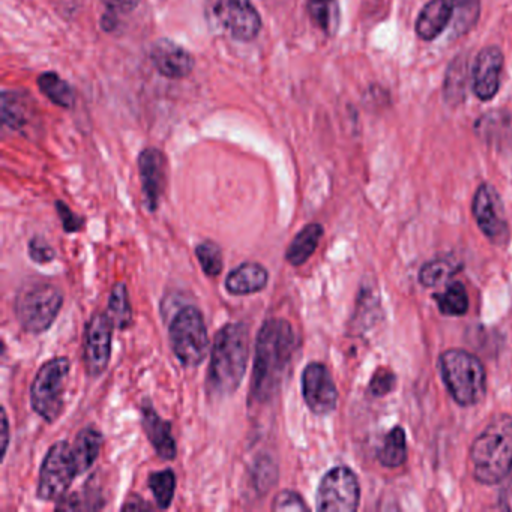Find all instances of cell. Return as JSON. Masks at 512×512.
I'll list each match as a JSON object with an SVG mask.
<instances>
[{"label": "cell", "mask_w": 512, "mask_h": 512, "mask_svg": "<svg viewBox=\"0 0 512 512\" xmlns=\"http://www.w3.org/2000/svg\"><path fill=\"white\" fill-rule=\"evenodd\" d=\"M454 5V26L455 35H464L475 28L481 13V0H452Z\"/></svg>", "instance_id": "31"}, {"label": "cell", "mask_w": 512, "mask_h": 512, "mask_svg": "<svg viewBox=\"0 0 512 512\" xmlns=\"http://www.w3.org/2000/svg\"><path fill=\"white\" fill-rule=\"evenodd\" d=\"M70 359L56 356L41 365L31 386V406L46 422L58 421L64 412L65 392L70 379Z\"/></svg>", "instance_id": "7"}, {"label": "cell", "mask_w": 512, "mask_h": 512, "mask_svg": "<svg viewBox=\"0 0 512 512\" xmlns=\"http://www.w3.org/2000/svg\"><path fill=\"white\" fill-rule=\"evenodd\" d=\"M308 14L311 22L323 34L334 35L338 28V0H308Z\"/></svg>", "instance_id": "23"}, {"label": "cell", "mask_w": 512, "mask_h": 512, "mask_svg": "<svg viewBox=\"0 0 512 512\" xmlns=\"http://www.w3.org/2000/svg\"><path fill=\"white\" fill-rule=\"evenodd\" d=\"M79 476L73 445L68 440H59L47 451L41 464L37 496L43 502H58L67 496L74 479Z\"/></svg>", "instance_id": "8"}, {"label": "cell", "mask_w": 512, "mask_h": 512, "mask_svg": "<svg viewBox=\"0 0 512 512\" xmlns=\"http://www.w3.org/2000/svg\"><path fill=\"white\" fill-rule=\"evenodd\" d=\"M121 509L122 511H145V509L151 511L154 506L143 500V497H140L139 494H133V496L127 497Z\"/></svg>", "instance_id": "40"}, {"label": "cell", "mask_w": 512, "mask_h": 512, "mask_svg": "<svg viewBox=\"0 0 512 512\" xmlns=\"http://www.w3.org/2000/svg\"><path fill=\"white\" fill-rule=\"evenodd\" d=\"M151 61L155 70L170 80L187 79L193 73V55L169 38H161L151 49Z\"/></svg>", "instance_id": "16"}, {"label": "cell", "mask_w": 512, "mask_h": 512, "mask_svg": "<svg viewBox=\"0 0 512 512\" xmlns=\"http://www.w3.org/2000/svg\"><path fill=\"white\" fill-rule=\"evenodd\" d=\"M467 61L460 56L449 65L445 80V100L451 106H458L466 97Z\"/></svg>", "instance_id": "25"}, {"label": "cell", "mask_w": 512, "mask_h": 512, "mask_svg": "<svg viewBox=\"0 0 512 512\" xmlns=\"http://www.w3.org/2000/svg\"><path fill=\"white\" fill-rule=\"evenodd\" d=\"M473 217L488 241L494 245H505L508 242L509 226L505 208L493 185H479L473 197Z\"/></svg>", "instance_id": "12"}, {"label": "cell", "mask_w": 512, "mask_h": 512, "mask_svg": "<svg viewBox=\"0 0 512 512\" xmlns=\"http://www.w3.org/2000/svg\"><path fill=\"white\" fill-rule=\"evenodd\" d=\"M140 415H142L143 431L154 448L155 454L164 461L175 460L178 455V446L173 437L172 424L161 418L160 413L154 409L149 400L143 401Z\"/></svg>", "instance_id": "17"}, {"label": "cell", "mask_w": 512, "mask_h": 512, "mask_svg": "<svg viewBox=\"0 0 512 512\" xmlns=\"http://www.w3.org/2000/svg\"><path fill=\"white\" fill-rule=\"evenodd\" d=\"M272 511H308L310 506L302 499L301 494L293 490H283L275 496Z\"/></svg>", "instance_id": "36"}, {"label": "cell", "mask_w": 512, "mask_h": 512, "mask_svg": "<svg viewBox=\"0 0 512 512\" xmlns=\"http://www.w3.org/2000/svg\"><path fill=\"white\" fill-rule=\"evenodd\" d=\"M148 487L160 509H169L176 493V475L172 469L152 472L148 478Z\"/></svg>", "instance_id": "26"}, {"label": "cell", "mask_w": 512, "mask_h": 512, "mask_svg": "<svg viewBox=\"0 0 512 512\" xmlns=\"http://www.w3.org/2000/svg\"><path fill=\"white\" fill-rule=\"evenodd\" d=\"M139 173L142 179L146 208L151 212L160 208L167 185L166 155L157 148H146L139 155Z\"/></svg>", "instance_id": "14"}, {"label": "cell", "mask_w": 512, "mask_h": 512, "mask_svg": "<svg viewBox=\"0 0 512 512\" xmlns=\"http://www.w3.org/2000/svg\"><path fill=\"white\" fill-rule=\"evenodd\" d=\"M28 106L23 97L16 92L4 91L2 94V122L11 130L20 131L28 125Z\"/></svg>", "instance_id": "27"}, {"label": "cell", "mask_w": 512, "mask_h": 512, "mask_svg": "<svg viewBox=\"0 0 512 512\" xmlns=\"http://www.w3.org/2000/svg\"><path fill=\"white\" fill-rule=\"evenodd\" d=\"M503 53L499 47L490 46L476 55L472 67L473 94L481 101H491L500 88L503 70Z\"/></svg>", "instance_id": "15"}, {"label": "cell", "mask_w": 512, "mask_h": 512, "mask_svg": "<svg viewBox=\"0 0 512 512\" xmlns=\"http://www.w3.org/2000/svg\"><path fill=\"white\" fill-rule=\"evenodd\" d=\"M106 7V19H104V29L112 31L116 25L119 14H130L139 7L140 0H101Z\"/></svg>", "instance_id": "35"}, {"label": "cell", "mask_w": 512, "mask_h": 512, "mask_svg": "<svg viewBox=\"0 0 512 512\" xmlns=\"http://www.w3.org/2000/svg\"><path fill=\"white\" fill-rule=\"evenodd\" d=\"M169 340L176 359L184 367H199L209 349L208 328L202 311L194 305L179 308L170 320Z\"/></svg>", "instance_id": "6"}, {"label": "cell", "mask_w": 512, "mask_h": 512, "mask_svg": "<svg viewBox=\"0 0 512 512\" xmlns=\"http://www.w3.org/2000/svg\"><path fill=\"white\" fill-rule=\"evenodd\" d=\"M439 311L445 316L458 317L467 313L469 296L463 284L454 281L442 293L436 296Z\"/></svg>", "instance_id": "29"}, {"label": "cell", "mask_w": 512, "mask_h": 512, "mask_svg": "<svg viewBox=\"0 0 512 512\" xmlns=\"http://www.w3.org/2000/svg\"><path fill=\"white\" fill-rule=\"evenodd\" d=\"M323 227L319 223H311L305 226L290 242L286 251L287 263L292 266H302L316 253L320 241H322Z\"/></svg>", "instance_id": "21"}, {"label": "cell", "mask_w": 512, "mask_h": 512, "mask_svg": "<svg viewBox=\"0 0 512 512\" xmlns=\"http://www.w3.org/2000/svg\"><path fill=\"white\" fill-rule=\"evenodd\" d=\"M250 359V329L245 323H227L212 344L206 389L215 398L235 394L247 373Z\"/></svg>", "instance_id": "2"}, {"label": "cell", "mask_w": 512, "mask_h": 512, "mask_svg": "<svg viewBox=\"0 0 512 512\" xmlns=\"http://www.w3.org/2000/svg\"><path fill=\"white\" fill-rule=\"evenodd\" d=\"M103 442V433L94 425H88L77 433L76 439L71 445H73L74 460H76L79 476L94 466L95 461L100 457Z\"/></svg>", "instance_id": "20"}, {"label": "cell", "mask_w": 512, "mask_h": 512, "mask_svg": "<svg viewBox=\"0 0 512 512\" xmlns=\"http://www.w3.org/2000/svg\"><path fill=\"white\" fill-rule=\"evenodd\" d=\"M302 397L311 412L328 415L337 407L338 391L326 365L311 362L302 371Z\"/></svg>", "instance_id": "13"}, {"label": "cell", "mask_w": 512, "mask_h": 512, "mask_svg": "<svg viewBox=\"0 0 512 512\" xmlns=\"http://www.w3.org/2000/svg\"><path fill=\"white\" fill-rule=\"evenodd\" d=\"M56 211H58L59 218H61L62 227H64L67 233H77L85 226V220L76 212L71 211L70 206L67 203L58 200L56 202Z\"/></svg>", "instance_id": "39"}, {"label": "cell", "mask_w": 512, "mask_h": 512, "mask_svg": "<svg viewBox=\"0 0 512 512\" xmlns=\"http://www.w3.org/2000/svg\"><path fill=\"white\" fill-rule=\"evenodd\" d=\"M214 16L230 37L250 43L262 31V17L253 0H214Z\"/></svg>", "instance_id": "11"}, {"label": "cell", "mask_w": 512, "mask_h": 512, "mask_svg": "<svg viewBox=\"0 0 512 512\" xmlns=\"http://www.w3.org/2000/svg\"><path fill=\"white\" fill-rule=\"evenodd\" d=\"M406 433L403 428L395 427L389 431L385 443L379 451V461L385 467H398L406 463Z\"/></svg>", "instance_id": "30"}, {"label": "cell", "mask_w": 512, "mask_h": 512, "mask_svg": "<svg viewBox=\"0 0 512 512\" xmlns=\"http://www.w3.org/2000/svg\"><path fill=\"white\" fill-rule=\"evenodd\" d=\"M10 446V421H8L7 410L2 409V460H5V455Z\"/></svg>", "instance_id": "41"}, {"label": "cell", "mask_w": 512, "mask_h": 512, "mask_svg": "<svg viewBox=\"0 0 512 512\" xmlns=\"http://www.w3.org/2000/svg\"><path fill=\"white\" fill-rule=\"evenodd\" d=\"M112 317L107 311L92 314L85 326L83 340V364L89 377H100L107 370L112 356L113 341Z\"/></svg>", "instance_id": "10"}, {"label": "cell", "mask_w": 512, "mask_h": 512, "mask_svg": "<svg viewBox=\"0 0 512 512\" xmlns=\"http://www.w3.org/2000/svg\"><path fill=\"white\" fill-rule=\"evenodd\" d=\"M473 478L493 485L512 472V416L497 415L470 449Z\"/></svg>", "instance_id": "3"}, {"label": "cell", "mask_w": 512, "mask_h": 512, "mask_svg": "<svg viewBox=\"0 0 512 512\" xmlns=\"http://www.w3.org/2000/svg\"><path fill=\"white\" fill-rule=\"evenodd\" d=\"M460 268V263L451 257H437L422 266L419 280H421L422 286L436 287L443 281L449 280L452 275L457 274Z\"/></svg>", "instance_id": "28"}, {"label": "cell", "mask_w": 512, "mask_h": 512, "mask_svg": "<svg viewBox=\"0 0 512 512\" xmlns=\"http://www.w3.org/2000/svg\"><path fill=\"white\" fill-rule=\"evenodd\" d=\"M109 316L112 317L115 328L125 331L133 325V308H131L130 296L124 283H116L110 290Z\"/></svg>", "instance_id": "24"}, {"label": "cell", "mask_w": 512, "mask_h": 512, "mask_svg": "<svg viewBox=\"0 0 512 512\" xmlns=\"http://www.w3.org/2000/svg\"><path fill=\"white\" fill-rule=\"evenodd\" d=\"M295 329L286 319H269L256 338L251 394L256 403H268L280 391L296 346Z\"/></svg>", "instance_id": "1"}, {"label": "cell", "mask_w": 512, "mask_h": 512, "mask_svg": "<svg viewBox=\"0 0 512 512\" xmlns=\"http://www.w3.org/2000/svg\"><path fill=\"white\" fill-rule=\"evenodd\" d=\"M29 257L38 265H49L56 259V251L43 236H35L29 242Z\"/></svg>", "instance_id": "37"}, {"label": "cell", "mask_w": 512, "mask_h": 512, "mask_svg": "<svg viewBox=\"0 0 512 512\" xmlns=\"http://www.w3.org/2000/svg\"><path fill=\"white\" fill-rule=\"evenodd\" d=\"M64 305V295L56 284L29 280L20 286L14 301V313L23 331L41 335L52 328Z\"/></svg>", "instance_id": "4"}, {"label": "cell", "mask_w": 512, "mask_h": 512, "mask_svg": "<svg viewBox=\"0 0 512 512\" xmlns=\"http://www.w3.org/2000/svg\"><path fill=\"white\" fill-rule=\"evenodd\" d=\"M454 19L452 0H430L419 11L415 23L416 35L424 41H434Z\"/></svg>", "instance_id": "18"}, {"label": "cell", "mask_w": 512, "mask_h": 512, "mask_svg": "<svg viewBox=\"0 0 512 512\" xmlns=\"http://www.w3.org/2000/svg\"><path fill=\"white\" fill-rule=\"evenodd\" d=\"M361 500V487L358 476L349 467L338 466L329 470L316 494L317 511L353 512Z\"/></svg>", "instance_id": "9"}, {"label": "cell", "mask_w": 512, "mask_h": 512, "mask_svg": "<svg viewBox=\"0 0 512 512\" xmlns=\"http://www.w3.org/2000/svg\"><path fill=\"white\" fill-rule=\"evenodd\" d=\"M395 383H397V379H395V374L391 370L379 368L371 377L370 388L368 389L374 397H383V395H388L389 392L394 391Z\"/></svg>", "instance_id": "38"}, {"label": "cell", "mask_w": 512, "mask_h": 512, "mask_svg": "<svg viewBox=\"0 0 512 512\" xmlns=\"http://www.w3.org/2000/svg\"><path fill=\"white\" fill-rule=\"evenodd\" d=\"M277 479L278 469L275 467L274 461H272L268 455L256 460L253 472V484L256 490H259L260 493H268L272 485L277 482Z\"/></svg>", "instance_id": "34"}, {"label": "cell", "mask_w": 512, "mask_h": 512, "mask_svg": "<svg viewBox=\"0 0 512 512\" xmlns=\"http://www.w3.org/2000/svg\"><path fill=\"white\" fill-rule=\"evenodd\" d=\"M269 272L257 262H245L226 278V290L233 296L254 295L268 286Z\"/></svg>", "instance_id": "19"}, {"label": "cell", "mask_w": 512, "mask_h": 512, "mask_svg": "<svg viewBox=\"0 0 512 512\" xmlns=\"http://www.w3.org/2000/svg\"><path fill=\"white\" fill-rule=\"evenodd\" d=\"M440 374L449 394L461 406H473L484 398L487 376L484 365L466 350L451 349L440 355Z\"/></svg>", "instance_id": "5"}, {"label": "cell", "mask_w": 512, "mask_h": 512, "mask_svg": "<svg viewBox=\"0 0 512 512\" xmlns=\"http://www.w3.org/2000/svg\"><path fill=\"white\" fill-rule=\"evenodd\" d=\"M196 257L205 275L218 277L224 269L223 250L214 241H203L196 245Z\"/></svg>", "instance_id": "32"}, {"label": "cell", "mask_w": 512, "mask_h": 512, "mask_svg": "<svg viewBox=\"0 0 512 512\" xmlns=\"http://www.w3.org/2000/svg\"><path fill=\"white\" fill-rule=\"evenodd\" d=\"M38 88L44 97L49 98L55 106L71 110L76 106V94L67 80L55 71H47L37 79Z\"/></svg>", "instance_id": "22"}, {"label": "cell", "mask_w": 512, "mask_h": 512, "mask_svg": "<svg viewBox=\"0 0 512 512\" xmlns=\"http://www.w3.org/2000/svg\"><path fill=\"white\" fill-rule=\"evenodd\" d=\"M101 508H104L103 497L98 496L97 490L92 491L91 488H86L82 493L67 494L56 505L58 511H95Z\"/></svg>", "instance_id": "33"}]
</instances>
